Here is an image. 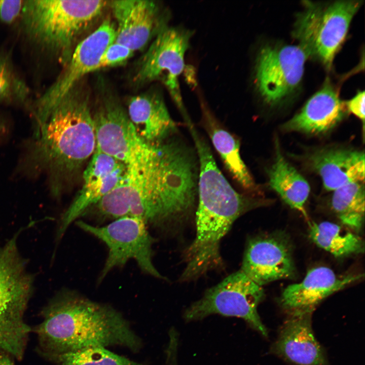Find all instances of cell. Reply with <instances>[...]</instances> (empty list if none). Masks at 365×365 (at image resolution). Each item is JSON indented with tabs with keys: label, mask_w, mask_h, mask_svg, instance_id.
<instances>
[{
	"label": "cell",
	"mask_w": 365,
	"mask_h": 365,
	"mask_svg": "<svg viewBox=\"0 0 365 365\" xmlns=\"http://www.w3.org/2000/svg\"><path fill=\"white\" fill-rule=\"evenodd\" d=\"M133 53L128 47L114 41L102 54L98 69L120 64L130 58Z\"/></svg>",
	"instance_id": "27"
},
{
	"label": "cell",
	"mask_w": 365,
	"mask_h": 365,
	"mask_svg": "<svg viewBox=\"0 0 365 365\" xmlns=\"http://www.w3.org/2000/svg\"><path fill=\"white\" fill-rule=\"evenodd\" d=\"M96 150L129 165L150 154L155 145L137 134L126 110L116 98L106 96L92 112Z\"/></svg>",
	"instance_id": "13"
},
{
	"label": "cell",
	"mask_w": 365,
	"mask_h": 365,
	"mask_svg": "<svg viewBox=\"0 0 365 365\" xmlns=\"http://www.w3.org/2000/svg\"><path fill=\"white\" fill-rule=\"evenodd\" d=\"M76 224L82 230L103 241L107 247V257L98 279L99 283L112 270L122 267L130 259L134 260L146 274L165 279L154 265L152 246L155 239L141 220L124 216L100 227L82 220L77 221Z\"/></svg>",
	"instance_id": "10"
},
{
	"label": "cell",
	"mask_w": 365,
	"mask_h": 365,
	"mask_svg": "<svg viewBox=\"0 0 365 365\" xmlns=\"http://www.w3.org/2000/svg\"><path fill=\"white\" fill-rule=\"evenodd\" d=\"M307 57L300 45L266 44L260 48L254 61V84L265 103L278 105L296 90Z\"/></svg>",
	"instance_id": "11"
},
{
	"label": "cell",
	"mask_w": 365,
	"mask_h": 365,
	"mask_svg": "<svg viewBox=\"0 0 365 365\" xmlns=\"http://www.w3.org/2000/svg\"><path fill=\"white\" fill-rule=\"evenodd\" d=\"M195 151L177 133L127 165L122 182L86 214L98 220L131 216L164 229L190 215L197 202L199 164Z\"/></svg>",
	"instance_id": "1"
},
{
	"label": "cell",
	"mask_w": 365,
	"mask_h": 365,
	"mask_svg": "<svg viewBox=\"0 0 365 365\" xmlns=\"http://www.w3.org/2000/svg\"><path fill=\"white\" fill-rule=\"evenodd\" d=\"M309 235L318 247L336 257L358 254L364 250L363 242L358 235L334 223H312Z\"/></svg>",
	"instance_id": "24"
},
{
	"label": "cell",
	"mask_w": 365,
	"mask_h": 365,
	"mask_svg": "<svg viewBox=\"0 0 365 365\" xmlns=\"http://www.w3.org/2000/svg\"><path fill=\"white\" fill-rule=\"evenodd\" d=\"M364 91H359L353 98L345 103L347 110L364 122Z\"/></svg>",
	"instance_id": "30"
},
{
	"label": "cell",
	"mask_w": 365,
	"mask_h": 365,
	"mask_svg": "<svg viewBox=\"0 0 365 365\" xmlns=\"http://www.w3.org/2000/svg\"><path fill=\"white\" fill-rule=\"evenodd\" d=\"M331 207L346 228L357 232L361 229L364 216L363 182H352L333 191Z\"/></svg>",
	"instance_id": "25"
},
{
	"label": "cell",
	"mask_w": 365,
	"mask_h": 365,
	"mask_svg": "<svg viewBox=\"0 0 365 365\" xmlns=\"http://www.w3.org/2000/svg\"><path fill=\"white\" fill-rule=\"evenodd\" d=\"M311 312H292L271 350L297 365H327L325 353L314 335Z\"/></svg>",
	"instance_id": "18"
},
{
	"label": "cell",
	"mask_w": 365,
	"mask_h": 365,
	"mask_svg": "<svg viewBox=\"0 0 365 365\" xmlns=\"http://www.w3.org/2000/svg\"><path fill=\"white\" fill-rule=\"evenodd\" d=\"M262 203L237 192L214 159H202L199 166L196 234L185 251L186 266L179 280H197L210 271L223 268L220 251L222 239L237 218Z\"/></svg>",
	"instance_id": "4"
},
{
	"label": "cell",
	"mask_w": 365,
	"mask_h": 365,
	"mask_svg": "<svg viewBox=\"0 0 365 365\" xmlns=\"http://www.w3.org/2000/svg\"><path fill=\"white\" fill-rule=\"evenodd\" d=\"M14 76L8 61L0 55V100L10 97L14 87Z\"/></svg>",
	"instance_id": "28"
},
{
	"label": "cell",
	"mask_w": 365,
	"mask_h": 365,
	"mask_svg": "<svg viewBox=\"0 0 365 365\" xmlns=\"http://www.w3.org/2000/svg\"><path fill=\"white\" fill-rule=\"evenodd\" d=\"M194 33L182 25L165 28L151 42L134 77V81L140 84L160 81L184 120L190 117L182 100L179 77L185 68L186 54Z\"/></svg>",
	"instance_id": "8"
},
{
	"label": "cell",
	"mask_w": 365,
	"mask_h": 365,
	"mask_svg": "<svg viewBox=\"0 0 365 365\" xmlns=\"http://www.w3.org/2000/svg\"><path fill=\"white\" fill-rule=\"evenodd\" d=\"M200 105L203 125L228 170L244 189L254 190L255 183L241 157L239 141L220 125L203 101Z\"/></svg>",
	"instance_id": "22"
},
{
	"label": "cell",
	"mask_w": 365,
	"mask_h": 365,
	"mask_svg": "<svg viewBox=\"0 0 365 365\" xmlns=\"http://www.w3.org/2000/svg\"><path fill=\"white\" fill-rule=\"evenodd\" d=\"M126 171L125 164L95 150L83 172L81 190L59 220L57 242L74 221L122 182Z\"/></svg>",
	"instance_id": "15"
},
{
	"label": "cell",
	"mask_w": 365,
	"mask_h": 365,
	"mask_svg": "<svg viewBox=\"0 0 365 365\" xmlns=\"http://www.w3.org/2000/svg\"><path fill=\"white\" fill-rule=\"evenodd\" d=\"M264 297L262 286L240 270L208 289L202 298L186 309L184 318L187 321H192L212 314L236 317L266 337L268 331L257 310Z\"/></svg>",
	"instance_id": "9"
},
{
	"label": "cell",
	"mask_w": 365,
	"mask_h": 365,
	"mask_svg": "<svg viewBox=\"0 0 365 365\" xmlns=\"http://www.w3.org/2000/svg\"><path fill=\"white\" fill-rule=\"evenodd\" d=\"M42 317L35 332L42 350L51 359L93 347L120 346L133 352L142 347L121 313L72 289L58 291L43 308Z\"/></svg>",
	"instance_id": "3"
},
{
	"label": "cell",
	"mask_w": 365,
	"mask_h": 365,
	"mask_svg": "<svg viewBox=\"0 0 365 365\" xmlns=\"http://www.w3.org/2000/svg\"><path fill=\"white\" fill-rule=\"evenodd\" d=\"M240 270L261 286L291 278L295 273L288 243L272 236L254 238L248 242Z\"/></svg>",
	"instance_id": "16"
},
{
	"label": "cell",
	"mask_w": 365,
	"mask_h": 365,
	"mask_svg": "<svg viewBox=\"0 0 365 365\" xmlns=\"http://www.w3.org/2000/svg\"><path fill=\"white\" fill-rule=\"evenodd\" d=\"M362 276H337L328 267H315L307 272L301 282L289 285L284 289L280 304L289 313H312L323 299L360 279Z\"/></svg>",
	"instance_id": "17"
},
{
	"label": "cell",
	"mask_w": 365,
	"mask_h": 365,
	"mask_svg": "<svg viewBox=\"0 0 365 365\" xmlns=\"http://www.w3.org/2000/svg\"><path fill=\"white\" fill-rule=\"evenodd\" d=\"M274 163L268 170L269 185L290 207L306 216L305 204L310 188L305 178L284 158L277 140Z\"/></svg>",
	"instance_id": "23"
},
{
	"label": "cell",
	"mask_w": 365,
	"mask_h": 365,
	"mask_svg": "<svg viewBox=\"0 0 365 365\" xmlns=\"http://www.w3.org/2000/svg\"><path fill=\"white\" fill-rule=\"evenodd\" d=\"M0 365H14L10 356L1 350H0Z\"/></svg>",
	"instance_id": "31"
},
{
	"label": "cell",
	"mask_w": 365,
	"mask_h": 365,
	"mask_svg": "<svg viewBox=\"0 0 365 365\" xmlns=\"http://www.w3.org/2000/svg\"><path fill=\"white\" fill-rule=\"evenodd\" d=\"M24 1L0 0V20L6 23L13 22L21 13Z\"/></svg>",
	"instance_id": "29"
},
{
	"label": "cell",
	"mask_w": 365,
	"mask_h": 365,
	"mask_svg": "<svg viewBox=\"0 0 365 365\" xmlns=\"http://www.w3.org/2000/svg\"><path fill=\"white\" fill-rule=\"evenodd\" d=\"M22 228L0 245V350L21 360L31 332L24 315L34 289L35 276L21 253Z\"/></svg>",
	"instance_id": "5"
},
{
	"label": "cell",
	"mask_w": 365,
	"mask_h": 365,
	"mask_svg": "<svg viewBox=\"0 0 365 365\" xmlns=\"http://www.w3.org/2000/svg\"><path fill=\"white\" fill-rule=\"evenodd\" d=\"M308 162L327 191H334L352 182H364V154L361 151L324 149L312 154Z\"/></svg>",
	"instance_id": "21"
},
{
	"label": "cell",
	"mask_w": 365,
	"mask_h": 365,
	"mask_svg": "<svg viewBox=\"0 0 365 365\" xmlns=\"http://www.w3.org/2000/svg\"><path fill=\"white\" fill-rule=\"evenodd\" d=\"M106 5L107 2L99 0L25 1L21 12L22 26L38 46L65 55Z\"/></svg>",
	"instance_id": "6"
},
{
	"label": "cell",
	"mask_w": 365,
	"mask_h": 365,
	"mask_svg": "<svg viewBox=\"0 0 365 365\" xmlns=\"http://www.w3.org/2000/svg\"><path fill=\"white\" fill-rule=\"evenodd\" d=\"M345 106L337 90L327 79L300 112L284 124L283 129L312 134L325 133L343 119Z\"/></svg>",
	"instance_id": "19"
},
{
	"label": "cell",
	"mask_w": 365,
	"mask_h": 365,
	"mask_svg": "<svg viewBox=\"0 0 365 365\" xmlns=\"http://www.w3.org/2000/svg\"><path fill=\"white\" fill-rule=\"evenodd\" d=\"M56 365H145L117 354L103 347H93L51 359Z\"/></svg>",
	"instance_id": "26"
},
{
	"label": "cell",
	"mask_w": 365,
	"mask_h": 365,
	"mask_svg": "<svg viewBox=\"0 0 365 365\" xmlns=\"http://www.w3.org/2000/svg\"><path fill=\"white\" fill-rule=\"evenodd\" d=\"M110 5L117 22L115 42L134 52L143 49L169 26L170 10L155 1H114Z\"/></svg>",
	"instance_id": "14"
},
{
	"label": "cell",
	"mask_w": 365,
	"mask_h": 365,
	"mask_svg": "<svg viewBox=\"0 0 365 365\" xmlns=\"http://www.w3.org/2000/svg\"><path fill=\"white\" fill-rule=\"evenodd\" d=\"M126 111L137 134L147 144H159L177 132L176 123L158 91L132 97Z\"/></svg>",
	"instance_id": "20"
},
{
	"label": "cell",
	"mask_w": 365,
	"mask_h": 365,
	"mask_svg": "<svg viewBox=\"0 0 365 365\" xmlns=\"http://www.w3.org/2000/svg\"><path fill=\"white\" fill-rule=\"evenodd\" d=\"M173 365H177V364H173Z\"/></svg>",
	"instance_id": "32"
},
{
	"label": "cell",
	"mask_w": 365,
	"mask_h": 365,
	"mask_svg": "<svg viewBox=\"0 0 365 365\" xmlns=\"http://www.w3.org/2000/svg\"><path fill=\"white\" fill-rule=\"evenodd\" d=\"M304 9L297 16L294 36L308 56L331 68L344 42L361 1H337L327 4L303 1Z\"/></svg>",
	"instance_id": "7"
},
{
	"label": "cell",
	"mask_w": 365,
	"mask_h": 365,
	"mask_svg": "<svg viewBox=\"0 0 365 365\" xmlns=\"http://www.w3.org/2000/svg\"><path fill=\"white\" fill-rule=\"evenodd\" d=\"M115 39L116 25L107 20L76 46L60 76L35 102L34 123L44 119L83 77L98 69L102 54Z\"/></svg>",
	"instance_id": "12"
},
{
	"label": "cell",
	"mask_w": 365,
	"mask_h": 365,
	"mask_svg": "<svg viewBox=\"0 0 365 365\" xmlns=\"http://www.w3.org/2000/svg\"><path fill=\"white\" fill-rule=\"evenodd\" d=\"M23 162L29 174H45L52 194L60 195L96 150L88 97L75 88L34 124Z\"/></svg>",
	"instance_id": "2"
}]
</instances>
